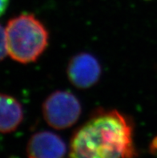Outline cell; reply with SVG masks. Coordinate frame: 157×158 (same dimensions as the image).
Here are the masks:
<instances>
[{"label":"cell","instance_id":"6da1fadb","mask_svg":"<svg viewBox=\"0 0 157 158\" xmlns=\"http://www.w3.org/2000/svg\"><path fill=\"white\" fill-rule=\"evenodd\" d=\"M71 158H132V127L117 111L104 112L84 124L71 143Z\"/></svg>","mask_w":157,"mask_h":158},{"label":"cell","instance_id":"7a4b0ae2","mask_svg":"<svg viewBox=\"0 0 157 158\" xmlns=\"http://www.w3.org/2000/svg\"><path fill=\"white\" fill-rule=\"evenodd\" d=\"M8 55L21 64L38 60L48 45V31L32 14H22L7 23L6 27Z\"/></svg>","mask_w":157,"mask_h":158},{"label":"cell","instance_id":"3957f363","mask_svg":"<svg viewBox=\"0 0 157 158\" xmlns=\"http://www.w3.org/2000/svg\"><path fill=\"white\" fill-rule=\"evenodd\" d=\"M81 104L68 91H56L43 104V115L48 125L56 129H66L76 124L81 115Z\"/></svg>","mask_w":157,"mask_h":158},{"label":"cell","instance_id":"277c9868","mask_svg":"<svg viewBox=\"0 0 157 158\" xmlns=\"http://www.w3.org/2000/svg\"><path fill=\"white\" fill-rule=\"evenodd\" d=\"M68 76L74 86L81 89L92 87L101 76V66L97 59L89 53H80L72 57L68 64Z\"/></svg>","mask_w":157,"mask_h":158},{"label":"cell","instance_id":"5b68a950","mask_svg":"<svg viewBox=\"0 0 157 158\" xmlns=\"http://www.w3.org/2000/svg\"><path fill=\"white\" fill-rule=\"evenodd\" d=\"M66 152L67 146L63 139L48 131L34 134L27 144L30 158H64Z\"/></svg>","mask_w":157,"mask_h":158},{"label":"cell","instance_id":"8992f818","mask_svg":"<svg viewBox=\"0 0 157 158\" xmlns=\"http://www.w3.org/2000/svg\"><path fill=\"white\" fill-rule=\"evenodd\" d=\"M23 109L18 100L0 93V132L15 130L23 120Z\"/></svg>","mask_w":157,"mask_h":158},{"label":"cell","instance_id":"52a82bcc","mask_svg":"<svg viewBox=\"0 0 157 158\" xmlns=\"http://www.w3.org/2000/svg\"><path fill=\"white\" fill-rule=\"evenodd\" d=\"M8 55L7 47H6V29L0 24V61L3 60Z\"/></svg>","mask_w":157,"mask_h":158},{"label":"cell","instance_id":"ba28073f","mask_svg":"<svg viewBox=\"0 0 157 158\" xmlns=\"http://www.w3.org/2000/svg\"><path fill=\"white\" fill-rule=\"evenodd\" d=\"M8 3H9V0H0V17L6 11Z\"/></svg>","mask_w":157,"mask_h":158}]
</instances>
